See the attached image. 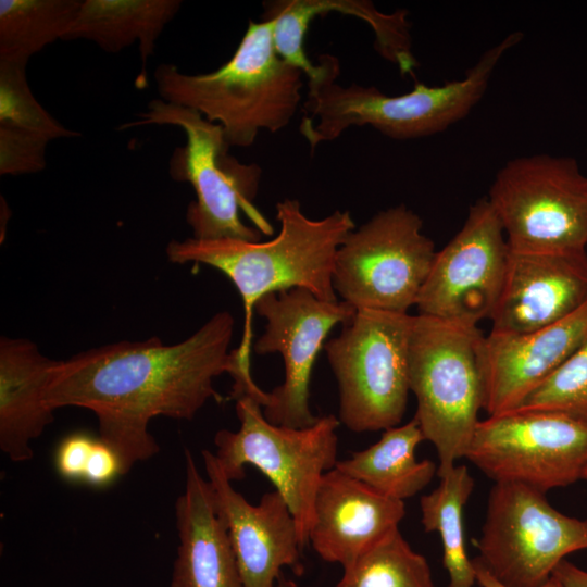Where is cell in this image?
Instances as JSON below:
<instances>
[{"label": "cell", "instance_id": "6da1fadb", "mask_svg": "<svg viewBox=\"0 0 587 587\" xmlns=\"http://www.w3.org/2000/svg\"><path fill=\"white\" fill-rule=\"evenodd\" d=\"M234 327V316L221 311L175 345L151 337L57 361L46 402L53 411L64 407L92 411L99 438L118 454L126 474L160 451L148 429L152 419L191 420L210 399L222 400L213 380L236 371L235 351L228 350Z\"/></svg>", "mask_w": 587, "mask_h": 587}, {"label": "cell", "instance_id": "7a4b0ae2", "mask_svg": "<svg viewBox=\"0 0 587 587\" xmlns=\"http://www.w3.org/2000/svg\"><path fill=\"white\" fill-rule=\"evenodd\" d=\"M279 232L266 241L238 239L172 240L166 247L171 262L207 264L226 275L237 288L245 308L243 334L235 350L237 373L251 377L252 312L260 298L292 287L310 290L324 301H337L333 268L338 248L355 224L348 211H335L321 220L308 217L296 199L276 204Z\"/></svg>", "mask_w": 587, "mask_h": 587}, {"label": "cell", "instance_id": "3957f363", "mask_svg": "<svg viewBox=\"0 0 587 587\" xmlns=\"http://www.w3.org/2000/svg\"><path fill=\"white\" fill-rule=\"evenodd\" d=\"M522 40L520 30L510 33L485 51L463 78L441 86L416 83L411 91L400 96H386L373 86L355 83L341 86L337 83L339 60L321 54V73L308 80L305 115L299 130L312 151L351 126L370 125L398 140L441 133L463 120L480 101L501 58Z\"/></svg>", "mask_w": 587, "mask_h": 587}, {"label": "cell", "instance_id": "277c9868", "mask_svg": "<svg viewBox=\"0 0 587 587\" xmlns=\"http://www.w3.org/2000/svg\"><path fill=\"white\" fill-rule=\"evenodd\" d=\"M299 68L277 53L270 21H249L233 57L211 73L187 74L162 63L154 71L161 99L220 124L228 146L249 147L259 133L286 127L303 86Z\"/></svg>", "mask_w": 587, "mask_h": 587}, {"label": "cell", "instance_id": "5b68a950", "mask_svg": "<svg viewBox=\"0 0 587 587\" xmlns=\"http://www.w3.org/2000/svg\"><path fill=\"white\" fill-rule=\"evenodd\" d=\"M171 125L183 129L186 143L173 152L170 175L189 183L196 193L186 211V221L199 240L238 239L260 241L271 236L272 225L254 207L262 170L241 163L228 153L220 124L192 109L153 99L139 120L120 128Z\"/></svg>", "mask_w": 587, "mask_h": 587}, {"label": "cell", "instance_id": "8992f818", "mask_svg": "<svg viewBox=\"0 0 587 587\" xmlns=\"http://www.w3.org/2000/svg\"><path fill=\"white\" fill-rule=\"evenodd\" d=\"M485 335L428 315H413L409 340L414 419L438 454L439 477L465 458L483 410Z\"/></svg>", "mask_w": 587, "mask_h": 587}, {"label": "cell", "instance_id": "52a82bcc", "mask_svg": "<svg viewBox=\"0 0 587 587\" xmlns=\"http://www.w3.org/2000/svg\"><path fill=\"white\" fill-rule=\"evenodd\" d=\"M236 413L238 430L221 429L214 436L220 466L232 482L245 477L246 465L261 471L287 502L304 547L320 482L338 461L339 420L329 414L308 427L275 425L249 396L236 399Z\"/></svg>", "mask_w": 587, "mask_h": 587}, {"label": "cell", "instance_id": "ba28073f", "mask_svg": "<svg viewBox=\"0 0 587 587\" xmlns=\"http://www.w3.org/2000/svg\"><path fill=\"white\" fill-rule=\"evenodd\" d=\"M413 315L357 310L324 345L339 388V422L355 433L398 426L410 390Z\"/></svg>", "mask_w": 587, "mask_h": 587}, {"label": "cell", "instance_id": "9c48e42d", "mask_svg": "<svg viewBox=\"0 0 587 587\" xmlns=\"http://www.w3.org/2000/svg\"><path fill=\"white\" fill-rule=\"evenodd\" d=\"M487 199L511 250H587V176L575 159H512L497 172Z\"/></svg>", "mask_w": 587, "mask_h": 587}, {"label": "cell", "instance_id": "30bf717a", "mask_svg": "<svg viewBox=\"0 0 587 587\" xmlns=\"http://www.w3.org/2000/svg\"><path fill=\"white\" fill-rule=\"evenodd\" d=\"M423 221L404 204L377 212L337 250L333 287L355 310L408 313L429 274L436 250Z\"/></svg>", "mask_w": 587, "mask_h": 587}, {"label": "cell", "instance_id": "8fae6325", "mask_svg": "<svg viewBox=\"0 0 587 587\" xmlns=\"http://www.w3.org/2000/svg\"><path fill=\"white\" fill-rule=\"evenodd\" d=\"M546 494L495 483L474 560L504 587H540L572 552L587 549V520L563 514Z\"/></svg>", "mask_w": 587, "mask_h": 587}, {"label": "cell", "instance_id": "7c38bea8", "mask_svg": "<svg viewBox=\"0 0 587 587\" xmlns=\"http://www.w3.org/2000/svg\"><path fill=\"white\" fill-rule=\"evenodd\" d=\"M465 459L495 483L544 494L587 482V423L548 410L488 415L477 423Z\"/></svg>", "mask_w": 587, "mask_h": 587}, {"label": "cell", "instance_id": "4fadbf2b", "mask_svg": "<svg viewBox=\"0 0 587 587\" xmlns=\"http://www.w3.org/2000/svg\"><path fill=\"white\" fill-rule=\"evenodd\" d=\"M254 309L266 321L254 351L279 353L285 366L284 382L268 392L263 414L275 425L311 426L319 419L309 404L314 362L330 329L350 321L357 310L345 301L321 300L301 287L270 292Z\"/></svg>", "mask_w": 587, "mask_h": 587}, {"label": "cell", "instance_id": "5bb4252c", "mask_svg": "<svg viewBox=\"0 0 587 587\" xmlns=\"http://www.w3.org/2000/svg\"><path fill=\"white\" fill-rule=\"evenodd\" d=\"M502 225L487 197L474 202L461 229L436 252L419 295V314L478 326L500 298L509 258Z\"/></svg>", "mask_w": 587, "mask_h": 587}, {"label": "cell", "instance_id": "9a60e30c", "mask_svg": "<svg viewBox=\"0 0 587 587\" xmlns=\"http://www.w3.org/2000/svg\"><path fill=\"white\" fill-rule=\"evenodd\" d=\"M215 507L232 544L243 587H275L284 567L302 572L296 521L276 490L251 504L233 486L210 450L201 452Z\"/></svg>", "mask_w": 587, "mask_h": 587}, {"label": "cell", "instance_id": "2e32d148", "mask_svg": "<svg viewBox=\"0 0 587 587\" xmlns=\"http://www.w3.org/2000/svg\"><path fill=\"white\" fill-rule=\"evenodd\" d=\"M510 249V248H509ZM587 302V250L510 249L491 334H524L551 325Z\"/></svg>", "mask_w": 587, "mask_h": 587}, {"label": "cell", "instance_id": "e0dca14e", "mask_svg": "<svg viewBox=\"0 0 587 587\" xmlns=\"http://www.w3.org/2000/svg\"><path fill=\"white\" fill-rule=\"evenodd\" d=\"M586 341L587 302L563 320L533 332L489 333L483 354V410L495 415L519 408Z\"/></svg>", "mask_w": 587, "mask_h": 587}, {"label": "cell", "instance_id": "ac0fdd59", "mask_svg": "<svg viewBox=\"0 0 587 587\" xmlns=\"http://www.w3.org/2000/svg\"><path fill=\"white\" fill-rule=\"evenodd\" d=\"M404 501L386 497L334 467L320 482L309 542L314 551L344 570L399 528Z\"/></svg>", "mask_w": 587, "mask_h": 587}, {"label": "cell", "instance_id": "d6986e66", "mask_svg": "<svg viewBox=\"0 0 587 587\" xmlns=\"http://www.w3.org/2000/svg\"><path fill=\"white\" fill-rule=\"evenodd\" d=\"M185 488L175 503L178 534L171 587H243L213 492L185 450Z\"/></svg>", "mask_w": 587, "mask_h": 587}, {"label": "cell", "instance_id": "ffe728a7", "mask_svg": "<svg viewBox=\"0 0 587 587\" xmlns=\"http://www.w3.org/2000/svg\"><path fill=\"white\" fill-rule=\"evenodd\" d=\"M329 12L354 16L369 24L380 57L396 64L401 74L413 73L417 61L412 52L405 10L386 14L373 2L364 0H273L263 2L261 18L273 24L274 45L279 57L307 72L312 62L304 52L305 33L314 17Z\"/></svg>", "mask_w": 587, "mask_h": 587}, {"label": "cell", "instance_id": "44dd1931", "mask_svg": "<svg viewBox=\"0 0 587 587\" xmlns=\"http://www.w3.org/2000/svg\"><path fill=\"white\" fill-rule=\"evenodd\" d=\"M55 363L28 339H0V448L13 462L33 458L30 442L53 421L45 391Z\"/></svg>", "mask_w": 587, "mask_h": 587}, {"label": "cell", "instance_id": "7402d4cb", "mask_svg": "<svg viewBox=\"0 0 587 587\" xmlns=\"http://www.w3.org/2000/svg\"><path fill=\"white\" fill-rule=\"evenodd\" d=\"M182 7L180 0H82L62 40H88L116 53L138 42L141 71L137 88L147 86V62L157 40Z\"/></svg>", "mask_w": 587, "mask_h": 587}, {"label": "cell", "instance_id": "603a6c76", "mask_svg": "<svg viewBox=\"0 0 587 587\" xmlns=\"http://www.w3.org/2000/svg\"><path fill=\"white\" fill-rule=\"evenodd\" d=\"M26 65L0 62V174L37 173L51 140L80 136L58 122L34 97Z\"/></svg>", "mask_w": 587, "mask_h": 587}, {"label": "cell", "instance_id": "cb8c5ba5", "mask_svg": "<svg viewBox=\"0 0 587 587\" xmlns=\"http://www.w3.org/2000/svg\"><path fill=\"white\" fill-rule=\"evenodd\" d=\"M423 440L413 417L385 429L374 445L338 460L335 467L386 497L404 501L422 491L438 470L433 461L416 459V447Z\"/></svg>", "mask_w": 587, "mask_h": 587}, {"label": "cell", "instance_id": "d4e9b609", "mask_svg": "<svg viewBox=\"0 0 587 587\" xmlns=\"http://www.w3.org/2000/svg\"><path fill=\"white\" fill-rule=\"evenodd\" d=\"M439 478V485L421 497V523L425 532H436L440 536L448 587H473L476 574L465 550L463 510L473 491L474 479L465 465H454Z\"/></svg>", "mask_w": 587, "mask_h": 587}, {"label": "cell", "instance_id": "484cf974", "mask_svg": "<svg viewBox=\"0 0 587 587\" xmlns=\"http://www.w3.org/2000/svg\"><path fill=\"white\" fill-rule=\"evenodd\" d=\"M82 0H0V62L27 65L63 39Z\"/></svg>", "mask_w": 587, "mask_h": 587}, {"label": "cell", "instance_id": "4316f807", "mask_svg": "<svg viewBox=\"0 0 587 587\" xmlns=\"http://www.w3.org/2000/svg\"><path fill=\"white\" fill-rule=\"evenodd\" d=\"M336 587H435V583L426 558L397 528L344 570Z\"/></svg>", "mask_w": 587, "mask_h": 587}, {"label": "cell", "instance_id": "83f0119b", "mask_svg": "<svg viewBox=\"0 0 587 587\" xmlns=\"http://www.w3.org/2000/svg\"><path fill=\"white\" fill-rule=\"evenodd\" d=\"M516 409L555 411L587 423V341Z\"/></svg>", "mask_w": 587, "mask_h": 587}, {"label": "cell", "instance_id": "f1b7e54d", "mask_svg": "<svg viewBox=\"0 0 587 587\" xmlns=\"http://www.w3.org/2000/svg\"><path fill=\"white\" fill-rule=\"evenodd\" d=\"M96 439L85 433L66 436L57 447L54 463L57 472L66 480L84 478Z\"/></svg>", "mask_w": 587, "mask_h": 587}, {"label": "cell", "instance_id": "f546056e", "mask_svg": "<svg viewBox=\"0 0 587 587\" xmlns=\"http://www.w3.org/2000/svg\"><path fill=\"white\" fill-rule=\"evenodd\" d=\"M123 474V464L118 454L100 438L96 439L83 482L102 487Z\"/></svg>", "mask_w": 587, "mask_h": 587}, {"label": "cell", "instance_id": "4dcf8cb0", "mask_svg": "<svg viewBox=\"0 0 587 587\" xmlns=\"http://www.w3.org/2000/svg\"><path fill=\"white\" fill-rule=\"evenodd\" d=\"M552 575L560 580L563 587H587V571L566 559L557 565Z\"/></svg>", "mask_w": 587, "mask_h": 587}, {"label": "cell", "instance_id": "1f68e13d", "mask_svg": "<svg viewBox=\"0 0 587 587\" xmlns=\"http://www.w3.org/2000/svg\"><path fill=\"white\" fill-rule=\"evenodd\" d=\"M475 574L476 583L479 587H504L498 580H496L482 565H479L474 559L472 560ZM540 587H563L560 580L552 575L544 585Z\"/></svg>", "mask_w": 587, "mask_h": 587}, {"label": "cell", "instance_id": "d6a6232c", "mask_svg": "<svg viewBox=\"0 0 587 587\" xmlns=\"http://www.w3.org/2000/svg\"><path fill=\"white\" fill-rule=\"evenodd\" d=\"M275 587H299L294 580L280 576Z\"/></svg>", "mask_w": 587, "mask_h": 587}]
</instances>
